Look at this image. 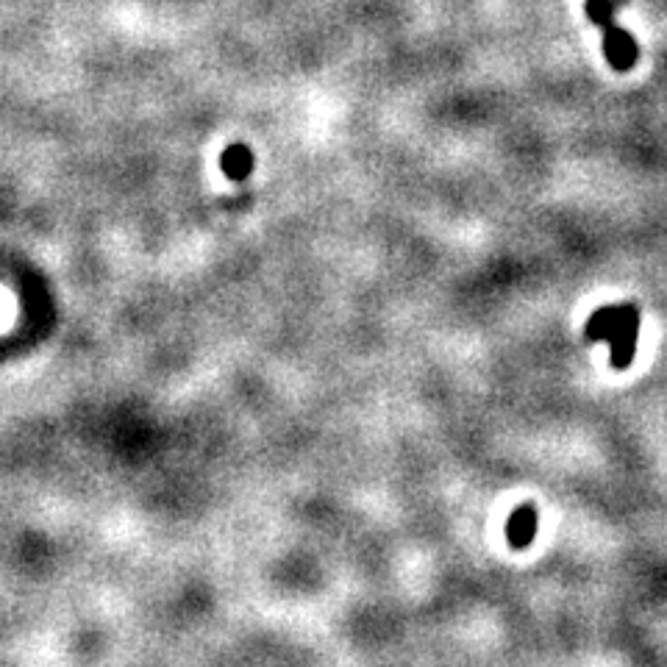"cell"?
<instances>
[{
  "instance_id": "cell-1",
  "label": "cell",
  "mask_w": 667,
  "mask_h": 667,
  "mask_svg": "<svg viewBox=\"0 0 667 667\" xmlns=\"http://www.w3.org/2000/svg\"><path fill=\"white\" fill-rule=\"evenodd\" d=\"M637 328H640V312L637 306H606L598 309L587 323L590 340H604L612 348V365L617 370L631 365L634 345H637Z\"/></svg>"
},
{
  "instance_id": "cell-2",
  "label": "cell",
  "mask_w": 667,
  "mask_h": 667,
  "mask_svg": "<svg viewBox=\"0 0 667 667\" xmlns=\"http://www.w3.org/2000/svg\"><path fill=\"white\" fill-rule=\"evenodd\" d=\"M604 53L606 62L612 64V70H617V73H629L631 67L637 64V56H640L637 39L615 23L604 26Z\"/></svg>"
},
{
  "instance_id": "cell-3",
  "label": "cell",
  "mask_w": 667,
  "mask_h": 667,
  "mask_svg": "<svg viewBox=\"0 0 667 667\" xmlns=\"http://www.w3.org/2000/svg\"><path fill=\"white\" fill-rule=\"evenodd\" d=\"M506 534H509V542H512L515 548H526V545L534 540V534H537V509L531 504L520 506L515 515L509 517Z\"/></svg>"
},
{
  "instance_id": "cell-4",
  "label": "cell",
  "mask_w": 667,
  "mask_h": 667,
  "mask_svg": "<svg viewBox=\"0 0 667 667\" xmlns=\"http://www.w3.org/2000/svg\"><path fill=\"white\" fill-rule=\"evenodd\" d=\"M220 164H223V170H226L228 176L240 181V178H245L248 173H251L253 156H251V151H248V148H242V145H234V148H228V151L223 153Z\"/></svg>"
},
{
  "instance_id": "cell-5",
  "label": "cell",
  "mask_w": 667,
  "mask_h": 667,
  "mask_svg": "<svg viewBox=\"0 0 667 667\" xmlns=\"http://www.w3.org/2000/svg\"><path fill=\"white\" fill-rule=\"evenodd\" d=\"M584 12L598 28H604L612 23V14H615V0H587Z\"/></svg>"
}]
</instances>
